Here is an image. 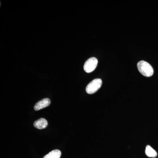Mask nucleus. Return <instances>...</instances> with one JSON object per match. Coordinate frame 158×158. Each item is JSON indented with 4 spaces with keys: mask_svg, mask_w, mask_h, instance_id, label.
<instances>
[{
    "mask_svg": "<svg viewBox=\"0 0 158 158\" xmlns=\"http://www.w3.org/2000/svg\"><path fill=\"white\" fill-rule=\"evenodd\" d=\"M138 70L144 77H150L154 74V69L151 65L144 61H141L137 64Z\"/></svg>",
    "mask_w": 158,
    "mask_h": 158,
    "instance_id": "nucleus-1",
    "label": "nucleus"
},
{
    "mask_svg": "<svg viewBox=\"0 0 158 158\" xmlns=\"http://www.w3.org/2000/svg\"><path fill=\"white\" fill-rule=\"evenodd\" d=\"M102 81L101 79H95L90 82L86 88V91L88 94L95 93L101 87Z\"/></svg>",
    "mask_w": 158,
    "mask_h": 158,
    "instance_id": "nucleus-2",
    "label": "nucleus"
},
{
    "mask_svg": "<svg viewBox=\"0 0 158 158\" xmlns=\"http://www.w3.org/2000/svg\"><path fill=\"white\" fill-rule=\"evenodd\" d=\"M98 64V60L95 57H91L85 62L84 69L87 73H90L95 70Z\"/></svg>",
    "mask_w": 158,
    "mask_h": 158,
    "instance_id": "nucleus-3",
    "label": "nucleus"
},
{
    "mask_svg": "<svg viewBox=\"0 0 158 158\" xmlns=\"http://www.w3.org/2000/svg\"><path fill=\"white\" fill-rule=\"evenodd\" d=\"M51 104V100L49 98H45L37 102L34 107V110L36 111L41 110L48 106Z\"/></svg>",
    "mask_w": 158,
    "mask_h": 158,
    "instance_id": "nucleus-4",
    "label": "nucleus"
},
{
    "mask_svg": "<svg viewBox=\"0 0 158 158\" xmlns=\"http://www.w3.org/2000/svg\"><path fill=\"white\" fill-rule=\"evenodd\" d=\"M34 125L38 129H43L48 126V122L45 118H41L34 122Z\"/></svg>",
    "mask_w": 158,
    "mask_h": 158,
    "instance_id": "nucleus-5",
    "label": "nucleus"
},
{
    "mask_svg": "<svg viewBox=\"0 0 158 158\" xmlns=\"http://www.w3.org/2000/svg\"><path fill=\"white\" fill-rule=\"evenodd\" d=\"M145 152L146 155L149 157L155 158L157 156V153L150 145L146 146Z\"/></svg>",
    "mask_w": 158,
    "mask_h": 158,
    "instance_id": "nucleus-6",
    "label": "nucleus"
},
{
    "mask_svg": "<svg viewBox=\"0 0 158 158\" xmlns=\"http://www.w3.org/2000/svg\"><path fill=\"white\" fill-rule=\"evenodd\" d=\"M61 154V152L59 150H54L44 156L43 158H60Z\"/></svg>",
    "mask_w": 158,
    "mask_h": 158,
    "instance_id": "nucleus-7",
    "label": "nucleus"
}]
</instances>
